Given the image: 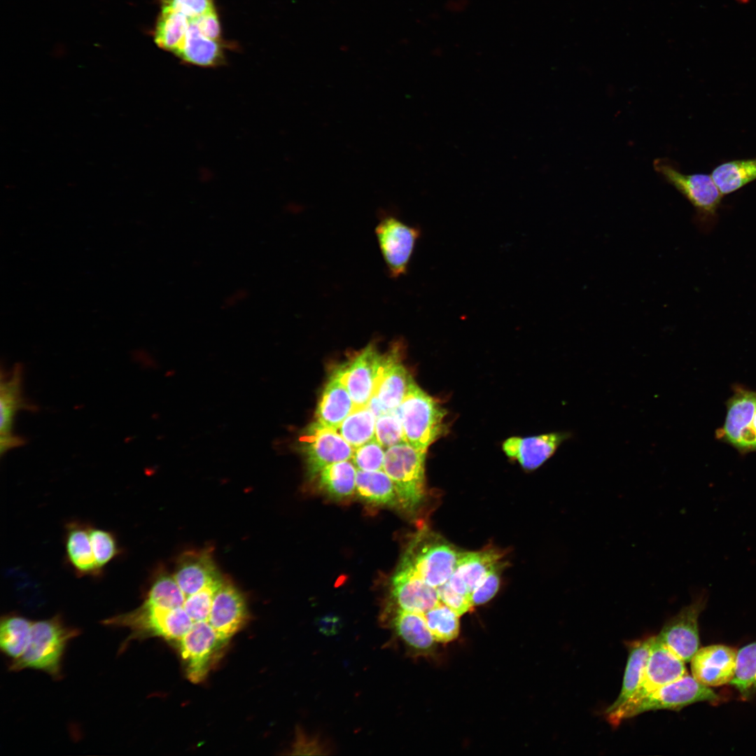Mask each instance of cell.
<instances>
[{"label": "cell", "instance_id": "obj_14", "mask_svg": "<svg viewBox=\"0 0 756 756\" xmlns=\"http://www.w3.org/2000/svg\"><path fill=\"white\" fill-rule=\"evenodd\" d=\"M178 642L188 678L195 683L202 681L214 653L223 643L208 621L194 622Z\"/></svg>", "mask_w": 756, "mask_h": 756}, {"label": "cell", "instance_id": "obj_18", "mask_svg": "<svg viewBox=\"0 0 756 756\" xmlns=\"http://www.w3.org/2000/svg\"><path fill=\"white\" fill-rule=\"evenodd\" d=\"M737 651L724 645H711L699 648L691 659L692 676L708 687L720 686L733 679Z\"/></svg>", "mask_w": 756, "mask_h": 756}, {"label": "cell", "instance_id": "obj_34", "mask_svg": "<svg viewBox=\"0 0 756 756\" xmlns=\"http://www.w3.org/2000/svg\"><path fill=\"white\" fill-rule=\"evenodd\" d=\"M186 596L174 575L159 574L149 588L143 603L165 608L183 606Z\"/></svg>", "mask_w": 756, "mask_h": 756}, {"label": "cell", "instance_id": "obj_24", "mask_svg": "<svg viewBox=\"0 0 756 756\" xmlns=\"http://www.w3.org/2000/svg\"><path fill=\"white\" fill-rule=\"evenodd\" d=\"M89 526L73 522L66 526L65 545L67 560L78 576H100L102 572L98 567L93 554Z\"/></svg>", "mask_w": 756, "mask_h": 756}, {"label": "cell", "instance_id": "obj_11", "mask_svg": "<svg viewBox=\"0 0 756 756\" xmlns=\"http://www.w3.org/2000/svg\"><path fill=\"white\" fill-rule=\"evenodd\" d=\"M383 358L374 344L370 343L332 374L344 384L355 407L367 406L374 396Z\"/></svg>", "mask_w": 756, "mask_h": 756}, {"label": "cell", "instance_id": "obj_32", "mask_svg": "<svg viewBox=\"0 0 756 756\" xmlns=\"http://www.w3.org/2000/svg\"><path fill=\"white\" fill-rule=\"evenodd\" d=\"M710 175L724 196L756 180V158L726 162L716 167Z\"/></svg>", "mask_w": 756, "mask_h": 756}, {"label": "cell", "instance_id": "obj_41", "mask_svg": "<svg viewBox=\"0 0 756 756\" xmlns=\"http://www.w3.org/2000/svg\"><path fill=\"white\" fill-rule=\"evenodd\" d=\"M499 567L498 564L489 570L472 590L470 599L473 606L485 603L496 594L500 584Z\"/></svg>", "mask_w": 756, "mask_h": 756}, {"label": "cell", "instance_id": "obj_35", "mask_svg": "<svg viewBox=\"0 0 756 756\" xmlns=\"http://www.w3.org/2000/svg\"><path fill=\"white\" fill-rule=\"evenodd\" d=\"M730 684L744 698L756 693V640L737 652L735 674Z\"/></svg>", "mask_w": 756, "mask_h": 756}, {"label": "cell", "instance_id": "obj_9", "mask_svg": "<svg viewBox=\"0 0 756 756\" xmlns=\"http://www.w3.org/2000/svg\"><path fill=\"white\" fill-rule=\"evenodd\" d=\"M309 476L315 477L326 466L351 459L354 448L336 429L313 422L299 438Z\"/></svg>", "mask_w": 756, "mask_h": 756}, {"label": "cell", "instance_id": "obj_2", "mask_svg": "<svg viewBox=\"0 0 756 756\" xmlns=\"http://www.w3.org/2000/svg\"><path fill=\"white\" fill-rule=\"evenodd\" d=\"M102 623L130 629V634L120 649L122 652L132 640L160 637L179 641L194 622L183 606L165 608L142 603L134 610L111 617Z\"/></svg>", "mask_w": 756, "mask_h": 756}, {"label": "cell", "instance_id": "obj_23", "mask_svg": "<svg viewBox=\"0 0 756 756\" xmlns=\"http://www.w3.org/2000/svg\"><path fill=\"white\" fill-rule=\"evenodd\" d=\"M502 554L495 549L461 552L447 582L456 592L470 595L479 580L498 564Z\"/></svg>", "mask_w": 756, "mask_h": 756}, {"label": "cell", "instance_id": "obj_19", "mask_svg": "<svg viewBox=\"0 0 756 756\" xmlns=\"http://www.w3.org/2000/svg\"><path fill=\"white\" fill-rule=\"evenodd\" d=\"M571 437L568 432H553L531 437H511L504 441L503 449L510 458L517 460L526 470H535L556 451L563 442Z\"/></svg>", "mask_w": 756, "mask_h": 756}, {"label": "cell", "instance_id": "obj_6", "mask_svg": "<svg viewBox=\"0 0 756 756\" xmlns=\"http://www.w3.org/2000/svg\"><path fill=\"white\" fill-rule=\"evenodd\" d=\"M716 438L741 454L756 451V391L741 386L734 388L727 402L724 423L717 430Z\"/></svg>", "mask_w": 756, "mask_h": 756}, {"label": "cell", "instance_id": "obj_33", "mask_svg": "<svg viewBox=\"0 0 756 756\" xmlns=\"http://www.w3.org/2000/svg\"><path fill=\"white\" fill-rule=\"evenodd\" d=\"M376 419L368 406L355 407L337 430L354 449L374 438Z\"/></svg>", "mask_w": 756, "mask_h": 756}, {"label": "cell", "instance_id": "obj_43", "mask_svg": "<svg viewBox=\"0 0 756 756\" xmlns=\"http://www.w3.org/2000/svg\"><path fill=\"white\" fill-rule=\"evenodd\" d=\"M160 3L187 16H197L216 9L214 0H160Z\"/></svg>", "mask_w": 756, "mask_h": 756}, {"label": "cell", "instance_id": "obj_3", "mask_svg": "<svg viewBox=\"0 0 756 756\" xmlns=\"http://www.w3.org/2000/svg\"><path fill=\"white\" fill-rule=\"evenodd\" d=\"M394 411L400 419L405 441L418 449L426 451L448 432L447 410L415 382Z\"/></svg>", "mask_w": 756, "mask_h": 756}, {"label": "cell", "instance_id": "obj_20", "mask_svg": "<svg viewBox=\"0 0 756 756\" xmlns=\"http://www.w3.org/2000/svg\"><path fill=\"white\" fill-rule=\"evenodd\" d=\"M197 16H188V24L183 43L175 54L181 62L200 67H216L225 62V41H216L203 34Z\"/></svg>", "mask_w": 756, "mask_h": 756}, {"label": "cell", "instance_id": "obj_30", "mask_svg": "<svg viewBox=\"0 0 756 756\" xmlns=\"http://www.w3.org/2000/svg\"><path fill=\"white\" fill-rule=\"evenodd\" d=\"M356 472L351 459L330 464L318 474L319 487L331 498H348L356 493Z\"/></svg>", "mask_w": 756, "mask_h": 756}, {"label": "cell", "instance_id": "obj_17", "mask_svg": "<svg viewBox=\"0 0 756 756\" xmlns=\"http://www.w3.org/2000/svg\"><path fill=\"white\" fill-rule=\"evenodd\" d=\"M392 596L399 609L424 614L440 602L437 588L403 561L392 578Z\"/></svg>", "mask_w": 756, "mask_h": 756}, {"label": "cell", "instance_id": "obj_42", "mask_svg": "<svg viewBox=\"0 0 756 756\" xmlns=\"http://www.w3.org/2000/svg\"><path fill=\"white\" fill-rule=\"evenodd\" d=\"M438 596L442 603L454 610L458 616L472 609L473 604L470 595L462 594L455 592L447 582L437 587Z\"/></svg>", "mask_w": 756, "mask_h": 756}, {"label": "cell", "instance_id": "obj_29", "mask_svg": "<svg viewBox=\"0 0 756 756\" xmlns=\"http://www.w3.org/2000/svg\"><path fill=\"white\" fill-rule=\"evenodd\" d=\"M188 24L187 15L160 4L153 32L155 44L175 55L183 43Z\"/></svg>", "mask_w": 756, "mask_h": 756}, {"label": "cell", "instance_id": "obj_21", "mask_svg": "<svg viewBox=\"0 0 756 756\" xmlns=\"http://www.w3.org/2000/svg\"><path fill=\"white\" fill-rule=\"evenodd\" d=\"M188 596L221 578L210 550L188 551L181 554L173 575Z\"/></svg>", "mask_w": 756, "mask_h": 756}, {"label": "cell", "instance_id": "obj_10", "mask_svg": "<svg viewBox=\"0 0 756 756\" xmlns=\"http://www.w3.org/2000/svg\"><path fill=\"white\" fill-rule=\"evenodd\" d=\"M419 230L393 216H385L375 227L378 245L389 276L405 274L413 253Z\"/></svg>", "mask_w": 756, "mask_h": 756}, {"label": "cell", "instance_id": "obj_38", "mask_svg": "<svg viewBox=\"0 0 756 756\" xmlns=\"http://www.w3.org/2000/svg\"><path fill=\"white\" fill-rule=\"evenodd\" d=\"M89 534L95 561L102 570L119 554L117 540L111 532L92 526Z\"/></svg>", "mask_w": 756, "mask_h": 756}, {"label": "cell", "instance_id": "obj_44", "mask_svg": "<svg viewBox=\"0 0 756 756\" xmlns=\"http://www.w3.org/2000/svg\"><path fill=\"white\" fill-rule=\"evenodd\" d=\"M248 291L243 288H237L230 293L224 298L222 304L225 309H231L239 305L248 298Z\"/></svg>", "mask_w": 756, "mask_h": 756}, {"label": "cell", "instance_id": "obj_26", "mask_svg": "<svg viewBox=\"0 0 756 756\" xmlns=\"http://www.w3.org/2000/svg\"><path fill=\"white\" fill-rule=\"evenodd\" d=\"M653 636L627 643L628 659L618 696L606 710L610 713L627 701L638 688L644 674Z\"/></svg>", "mask_w": 756, "mask_h": 756}, {"label": "cell", "instance_id": "obj_5", "mask_svg": "<svg viewBox=\"0 0 756 756\" xmlns=\"http://www.w3.org/2000/svg\"><path fill=\"white\" fill-rule=\"evenodd\" d=\"M687 674L685 662L653 636L642 681L636 692L623 705L606 713V720L618 726L628 719L631 710L645 696Z\"/></svg>", "mask_w": 756, "mask_h": 756}, {"label": "cell", "instance_id": "obj_4", "mask_svg": "<svg viewBox=\"0 0 756 756\" xmlns=\"http://www.w3.org/2000/svg\"><path fill=\"white\" fill-rule=\"evenodd\" d=\"M426 455L407 442L385 451L383 470L393 483L399 505L407 512H414L425 496Z\"/></svg>", "mask_w": 756, "mask_h": 756}, {"label": "cell", "instance_id": "obj_16", "mask_svg": "<svg viewBox=\"0 0 756 756\" xmlns=\"http://www.w3.org/2000/svg\"><path fill=\"white\" fill-rule=\"evenodd\" d=\"M245 600L241 592L223 579L216 591L209 622L224 643L245 624L247 619Z\"/></svg>", "mask_w": 756, "mask_h": 756}, {"label": "cell", "instance_id": "obj_22", "mask_svg": "<svg viewBox=\"0 0 756 756\" xmlns=\"http://www.w3.org/2000/svg\"><path fill=\"white\" fill-rule=\"evenodd\" d=\"M399 346H394L384 355L380 374L374 394L388 411H394L404 400L411 384L414 382L406 368L398 360Z\"/></svg>", "mask_w": 756, "mask_h": 756}, {"label": "cell", "instance_id": "obj_27", "mask_svg": "<svg viewBox=\"0 0 756 756\" xmlns=\"http://www.w3.org/2000/svg\"><path fill=\"white\" fill-rule=\"evenodd\" d=\"M392 627L410 649L421 652L430 650L433 646L435 640L424 613L398 609L393 619Z\"/></svg>", "mask_w": 756, "mask_h": 756}, {"label": "cell", "instance_id": "obj_39", "mask_svg": "<svg viewBox=\"0 0 756 756\" xmlns=\"http://www.w3.org/2000/svg\"><path fill=\"white\" fill-rule=\"evenodd\" d=\"M374 438L386 449L406 442L400 419L395 411L387 412L377 417Z\"/></svg>", "mask_w": 756, "mask_h": 756}, {"label": "cell", "instance_id": "obj_8", "mask_svg": "<svg viewBox=\"0 0 756 756\" xmlns=\"http://www.w3.org/2000/svg\"><path fill=\"white\" fill-rule=\"evenodd\" d=\"M417 538L402 561L409 564L426 583L437 588L449 579L461 552L440 538L422 540Z\"/></svg>", "mask_w": 756, "mask_h": 756}, {"label": "cell", "instance_id": "obj_25", "mask_svg": "<svg viewBox=\"0 0 756 756\" xmlns=\"http://www.w3.org/2000/svg\"><path fill=\"white\" fill-rule=\"evenodd\" d=\"M354 407V401L346 388L332 374L318 404L316 421L337 430Z\"/></svg>", "mask_w": 756, "mask_h": 756}, {"label": "cell", "instance_id": "obj_7", "mask_svg": "<svg viewBox=\"0 0 756 756\" xmlns=\"http://www.w3.org/2000/svg\"><path fill=\"white\" fill-rule=\"evenodd\" d=\"M653 167L663 179L693 205L699 217L709 218L716 214L723 195L711 175L684 174L672 161L664 158L655 159Z\"/></svg>", "mask_w": 756, "mask_h": 756}, {"label": "cell", "instance_id": "obj_1", "mask_svg": "<svg viewBox=\"0 0 756 756\" xmlns=\"http://www.w3.org/2000/svg\"><path fill=\"white\" fill-rule=\"evenodd\" d=\"M77 628L65 625L59 615L33 621L31 635L23 654L10 661L8 668L42 671L55 680L62 678V661L69 642L78 636Z\"/></svg>", "mask_w": 756, "mask_h": 756}, {"label": "cell", "instance_id": "obj_40", "mask_svg": "<svg viewBox=\"0 0 756 756\" xmlns=\"http://www.w3.org/2000/svg\"><path fill=\"white\" fill-rule=\"evenodd\" d=\"M375 438L354 449L351 461L357 470L376 471L383 470L385 451Z\"/></svg>", "mask_w": 756, "mask_h": 756}, {"label": "cell", "instance_id": "obj_28", "mask_svg": "<svg viewBox=\"0 0 756 756\" xmlns=\"http://www.w3.org/2000/svg\"><path fill=\"white\" fill-rule=\"evenodd\" d=\"M356 494L364 502L374 505H399L393 483L383 470H357Z\"/></svg>", "mask_w": 756, "mask_h": 756}, {"label": "cell", "instance_id": "obj_13", "mask_svg": "<svg viewBox=\"0 0 756 756\" xmlns=\"http://www.w3.org/2000/svg\"><path fill=\"white\" fill-rule=\"evenodd\" d=\"M706 603L701 595L663 626L657 638L685 662H689L699 648L698 619Z\"/></svg>", "mask_w": 756, "mask_h": 756}, {"label": "cell", "instance_id": "obj_36", "mask_svg": "<svg viewBox=\"0 0 756 756\" xmlns=\"http://www.w3.org/2000/svg\"><path fill=\"white\" fill-rule=\"evenodd\" d=\"M429 629L435 640L447 643L459 634V616L441 601L424 613Z\"/></svg>", "mask_w": 756, "mask_h": 756}, {"label": "cell", "instance_id": "obj_37", "mask_svg": "<svg viewBox=\"0 0 756 756\" xmlns=\"http://www.w3.org/2000/svg\"><path fill=\"white\" fill-rule=\"evenodd\" d=\"M223 580L221 577L197 592L186 596L183 608L193 622H209L214 594Z\"/></svg>", "mask_w": 756, "mask_h": 756}, {"label": "cell", "instance_id": "obj_12", "mask_svg": "<svg viewBox=\"0 0 756 756\" xmlns=\"http://www.w3.org/2000/svg\"><path fill=\"white\" fill-rule=\"evenodd\" d=\"M718 696L709 687L686 674L666 684L643 699L629 713L628 718L662 709L679 710L699 701H717Z\"/></svg>", "mask_w": 756, "mask_h": 756}, {"label": "cell", "instance_id": "obj_45", "mask_svg": "<svg viewBox=\"0 0 756 756\" xmlns=\"http://www.w3.org/2000/svg\"><path fill=\"white\" fill-rule=\"evenodd\" d=\"M294 750H303L307 751V754H321L320 750H323L319 744L314 739L307 738L302 736L298 738V741L295 746Z\"/></svg>", "mask_w": 756, "mask_h": 756}, {"label": "cell", "instance_id": "obj_31", "mask_svg": "<svg viewBox=\"0 0 756 756\" xmlns=\"http://www.w3.org/2000/svg\"><path fill=\"white\" fill-rule=\"evenodd\" d=\"M33 621L17 614L3 616L0 624V648L10 661L24 652L31 635Z\"/></svg>", "mask_w": 756, "mask_h": 756}, {"label": "cell", "instance_id": "obj_15", "mask_svg": "<svg viewBox=\"0 0 756 756\" xmlns=\"http://www.w3.org/2000/svg\"><path fill=\"white\" fill-rule=\"evenodd\" d=\"M22 369L15 364L8 374H1L0 384V452L22 446L24 440L13 433L15 416L20 410L34 411L36 407L22 396Z\"/></svg>", "mask_w": 756, "mask_h": 756}]
</instances>
